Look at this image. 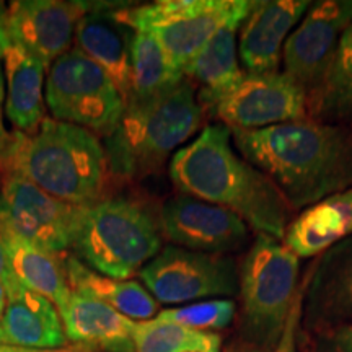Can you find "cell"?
<instances>
[{
    "label": "cell",
    "instance_id": "1",
    "mask_svg": "<svg viewBox=\"0 0 352 352\" xmlns=\"http://www.w3.org/2000/svg\"><path fill=\"white\" fill-rule=\"evenodd\" d=\"M239 153L270 176L294 210L352 188V127L311 118L232 131Z\"/></svg>",
    "mask_w": 352,
    "mask_h": 352
},
{
    "label": "cell",
    "instance_id": "2",
    "mask_svg": "<svg viewBox=\"0 0 352 352\" xmlns=\"http://www.w3.org/2000/svg\"><path fill=\"white\" fill-rule=\"evenodd\" d=\"M170 176L182 195L232 210L248 227L284 241L294 209L270 176L232 147L227 126H206L191 144L176 151Z\"/></svg>",
    "mask_w": 352,
    "mask_h": 352
},
{
    "label": "cell",
    "instance_id": "3",
    "mask_svg": "<svg viewBox=\"0 0 352 352\" xmlns=\"http://www.w3.org/2000/svg\"><path fill=\"white\" fill-rule=\"evenodd\" d=\"M0 173L16 175L76 208L107 199L111 166L94 132L46 118L33 132H13Z\"/></svg>",
    "mask_w": 352,
    "mask_h": 352
},
{
    "label": "cell",
    "instance_id": "4",
    "mask_svg": "<svg viewBox=\"0 0 352 352\" xmlns=\"http://www.w3.org/2000/svg\"><path fill=\"white\" fill-rule=\"evenodd\" d=\"M192 83L186 77L160 94L127 101L120 126L107 139L113 175L145 176L165 164L202 122Z\"/></svg>",
    "mask_w": 352,
    "mask_h": 352
},
{
    "label": "cell",
    "instance_id": "5",
    "mask_svg": "<svg viewBox=\"0 0 352 352\" xmlns=\"http://www.w3.org/2000/svg\"><path fill=\"white\" fill-rule=\"evenodd\" d=\"M239 271L241 340L248 352H276L297 310L298 258L283 241L259 233Z\"/></svg>",
    "mask_w": 352,
    "mask_h": 352
},
{
    "label": "cell",
    "instance_id": "6",
    "mask_svg": "<svg viewBox=\"0 0 352 352\" xmlns=\"http://www.w3.org/2000/svg\"><path fill=\"white\" fill-rule=\"evenodd\" d=\"M158 220L139 202L107 197L83 209L74 252L100 274L129 279L160 253Z\"/></svg>",
    "mask_w": 352,
    "mask_h": 352
},
{
    "label": "cell",
    "instance_id": "7",
    "mask_svg": "<svg viewBox=\"0 0 352 352\" xmlns=\"http://www.w3.org/2000/svg\"><path fill=\"white\" fill-rule=\"evenodd\" d=\"M254 3L256 0H158L113 15L132 32L151 33L171 64L184 72L219 30L243 23Z\"/></svg>",
    "mask_w": 352,
    "mask_h": 352
},
{
    "label": "cell",
    "instance_id": "8",
    "mask_svg": "<svg viewBox=\"0 0 352 352\" xmlns=\"http://www.w3.org/2000/svg\"><path fill=\"white\" fill-rule=\"evenodd\" d=\"M44 100L52 120L83 127L104 139L118 129L126 109L111 78L77 47H70L50 67Z\"/></svg>",
    "mask_w": 352,
    "mask_h": 352
},
{
    "label": "cell",
    "instance_id": "9",
    "mask_svg": "<svg viewBox=\"0 0 352 352\" xmlns=\"http://www.w3.org/2000/svg\"><path fill=\"white\" fill-rule=\"evenodd\" d=\"M144 287L158 303L176 305L239 294V264L227 254L191 252L170 245L139 271Z\"/></svg>",
    "mask_w": 352,
    "mask_h": 352
},
{
    "label": "cell",
    "instance_id": "10",
    "mask_svg": "<svg viewBox=\"0 0 352 352\" xmlns=\"http://www.w3.org/2000/svg\"><path fill=\"white\" fill-rule=\"evenodd\" d=\"M0 227L46 252L64 254L74 246L85 208L47 195L16 175H2Z\"/></svg>",
    "mask_w": 352,
    "mask_h": 352
},
{
    "label": "cell",
    "instance_id": "11",
    "mask_svg": "<svg viewBox=\"0 0 352 352\" xmlns=\"http://www.w3.org/2000/svg\"><path fill=\"white\" fill-rule=\"evenodd\" d=\"M210 111L230 131H258L305 120L308 100L305 90L284 72H245Z\"/></svg>",
    "mask_w": 352,
    "mask_h": 352
},
{
    "label": "cell",
    "instance_id": "12",
    "mask_svg": "<svg viewBox=\"0 0 352 352\" xmlns=\"http://www.w3.org/2000/svg\"><path fill=\"white\" fill-rule=\"evenodd\" d=\"M158 227L175 246L199 253L239 252L250 240V227L235 212L186 195L165 202Z\"/></svg>",
    "mask_w": 352,
    "mask_h": 352
},
{
    "label": "cell",
    "instance_id": "13",
    "mask_svg": "<svg viewBox=\"0 0 352 352\" xmlns=\"http://www.w3.org/2000/svg\"><path fill=\"white\" fill-rule=\"evenodd\" d=\"M91 10L88 2L19 0L3 10V28L10 41L50 70L54 60L70 50L77 25Z\"/></svg>",
    "mask_w": 352,
    "mask_h": 352
},
{
    "label": "cell",
    "instance_id": "14",
    "mask_svg": "<svg viewBox=\"0 0 352 352\" xmlns=\"http://www.w3.org/2000/svg\"><path fill=\"white\" fill-rule=\"evenodd\" d=\"M352 13L346 0H321L307 10L300 25L284 44V74L298 83L307 96L314 94L327 72Z\"/></svg>",
    "mask_w": 352,
    "mask_h": 352
},
{
    "label": "cell",
    "instance_id": "15",
    "mask_svg": "<svg viewBox=\"0 0 352 352\" xmlns=\"http://www.w3.org/2000/svg\"><path fill=\"white\" fill-rule=\"evenodd\" d=\"M303 307L307 328L316 334L352 323V236L316 259Z\"/></svg>",
    "mask_w": 352,
    "mask_h": 352
},
{
    "label": "cell",
    "instance_id": "16",
    "mask_svg": "<svg viewBox=\"0 0 352 352\" xmlns=\"http://www.w3.org/2000/svg\"><path fill=\"white\" fill-rule=\"evenodd\" d=\"M310 6L308 0H256L239 30V57L246 72L279 70L284 44Z\"/></svg>",
    "mask_w": 352,
    "mask_h": 352
},
{
    "label": "cell",
    "instance_id": "17",
    "mask_svg": "<svg viewBox=\"0 0 352 352\" xmlns=\"http://www.w3.org/2000/svg\"><path fill=\"white\" fill-rule=\"evenodd\" d=\"M67 341L77 349L91 352H135V321L121 315L107 303L82 294H70L60 311Z\"/></svg>",
    "mask_w": 352,
    "mask_h": 352
},
{
    "label": "cell",
    "instance_id": "18",
    "mask_svg": "<svg viewBox=\"0 0 352 352\" xmlns=\"http://www.w3.org/2000/svg\"><path fill=\"white\" fill-rule=\"evenodd\" d=\"M132 30L114 19L113 12L94 8L76 30V47L111 78L124 103L132 94L131 34Z\"/></svg>",
    "mask_w": 352,
    "mask_h": 352
},
{
    "label": "cell",
    "instance_id": "19",
    "mask_svg": "<svg viewBox=\"0 0 352 352\" xmlns=\"http://www.w3.org/2000/svg\"><path fill=\"white\" fill-rule=\"evenodd\" d=\"M352 236V188L303 209L290 222L283 243L297 258L320 256Z\"/></svg>",
    "mask_w": 352,
    "mask_h": 352
},
{
    "label": "cell",
    "instance_id": "20",
    "mask_svg": "<svg viewBox=\"0 0 352 352\" xmlns=\"http://www.w3.org/2000/svg\"><path fill=\"white\" fill-rule=\"evenodd\" d=\"M0 327L10 346L51 349L69 342L63 316L54 303L21 284L8 292Z\"/></svg>",
    "mask_w": 352,
    "mask_h": 352
},
{
    "label": "cell",
    "instance_id": "21",
    "mask_svg": "<svg viewBox=\"0 0 352 352\" xmlns=\"http://www.w3.org/2000/svg\"><path fill=\"white\" fill-rule=\"evenodd\" d=\"M3 77L7 80L6 113L19 132H33L46 120L44 65L7 38L3 47Z\"/></svg>",
    "mask_w": 352,
    "mask_h": 352
},
{
    "label": "cell",
    "instance_id": "22",
    "mask_svg": "<svg viewBox=\"0 0 352 352\" xmlns=\"http://www.w3.org/2000/svg\"><path fill=\"white\" fill-rule=\"evenodd\" d=\"M0 239L16 280L51 300L60 314L67 307L72 294L64 254L46 252L3 227H0Z\"/></svg>",
    "mask_w": 352,
    "mask_h": 352
},
{
    "label": "cell",
    "instance_id": "23",
    "mask_svg": "<svg viewBox=\"0 0 352 352\" xmlns=\"http://www.w3.org/2000/svg\"><path fill=\"white\" fill-rule=\"evenodd\" d=\"M241 23L223 26L184 69L189 82L201 85L197 101L202 109H212L220 98L239 85L245 76L236 51V33Z\"/></svg>",
    "mask_w": 352,
    "mask_h": 352
},
{
    "label": "cell",
    "instance_id": "24",
    "mask_svg": "<svg viewBox=\"0 0 352 352\" xmlns=\"http://www.w3.org/2000/svg\"><path fill=\"white\" fill-rule=\"evenodd\" d=\"M65 270L74 292L107 303L134 321H147L158 315V302L138 280L103 276L90 270L77 256H65Z\"/></svg>",
    "mask_w": 352,
    "mask_h": 352
},
{
    "label": "cell",
    "instance_id": "25",
    "mask_svg": "<svg viewBox=\"0 0 352 352\" xmlns=\"http://www.w3.org/2000/svg\"><path fill=\"white\" fill-rule=\"evenodd\" d=\"M307 100L311 120L347 126L352 122V23L342 32L327 72Z\"/></svg>",
    "mask_w": 352,
    "mask_h": 352
},
{
    "label": "cell",
    "instance_id": "26",
    "mask_svg": "<svg viewBox=\"0 0 352 352\" xmlns=\"http://www.w3.org/2000/svg\"><path fill=\"white\" fill-rule=\"evenodd\" d=\"M131 67L132 94L129 100L157 95L184 78L183 72L171 64L160 43L147 32H132Z\"/></svg>",
    "mask_w": 352,
    "mask_h": 352
},
{
    "label": "cell",
    "instance_id": "27",
    "mask_svg": "<svg viewBox=\"0 0 352 352\" xmlns=\"http://www.w3.org/2000/svg\"><path fill=\"white\" fill-rule=\"evenodd\" d=\"M135 352H222L217 333L199 331L160 318L135 321Z\"/></svg>",
    "mask_w": 352,
    "mask_h": 352
},
{
    "label": "cell",
    "instance_id": "28",
    "mask_svg": "<svg viewBox=\"0 0 352 352\" xmlns=\"http://www.w3.org/2000/svg\"><path fill=\"white\" fill-rule=\"evenodd\" d=\"M236 315V305L230 298H215L189 303L184 307L166 308L158 311L155 318L183 324V327L199 329V331H219L230 327Z\"/></svg>",
    "mask_w": 352,
    "mask_h": 352
},
{
    "label": "cell",
    "instance_id": "29",
    "mask_svg": "<svg viewBox=\"0 0 352 352\" xmlns=\"http://www.w3.org/2000/svg\"><path fill=\"white\" fill-rule=\"evenodd\" d=\"M321 336L324 349L329 352H352V323L334 328Z\"/></svg>",
    "mask_w": 352,
    "mask_h": 352
},
{
    "label": "cell",
    "instance_id": "30",
    "mask_svg": "<svg viewBox=\"0 0 352 352\" xmlns=\"http://www.w3.org/2000/svg\"><path fill=\"white\" fill-rule=\"evenodd\" d=\"M0 283L6 285L7 294L12 292L19 287L20 283L16 280V277L13 276L10 263H8V256L6 252V246H3V241L0 239Z\"/></svg>",
    "mask_w": 352,
    "mask_h": 352
},
{
    "label": "cell",
    "instance_id": "31",
    "mask_svg": "<svg viewBox=\"0 0 352 352\" xmlns=\"http://www.w3.org/2000/svg\"><path fill=\"white\" fill-rule=\"evenodd\" d=\"M3 100H6V77H3V70L0 69V155L10 140V134L3 126Z\"/></svg>",
    "mask_w": 352,
    "mask_h": 352
},
{
    "label": "cell",
    "instance_id": "32",
    "mask_svg": "<svg viewBox=\"0 0 352 352\" xmlns=\"http://www.w3.org/2000/svg\"><path fill=\"white\" fill-rule=\"evenodd\" d=\"M0 352H85L77 347H51V349H34V347H19L10 344H0Z\"/></svg>",
    "mask_w": 352,
    "mask_h": 352
},
{
    "label": "cell",
    "instance_id": "33",
    "mask_svg": "<svg viewBox=\"0 0 352 352\" xmlns=\"http://www.w3.org/2000/svg\"><path fill=\"white\" fill-rule=\"evenodd\" d=\"M296 320H297V310L296 314L292 315V318H290L287 331H285L283 341H280V344L277 347L276 352H294V323H296Z\"/></svg>",
    "mask_w": 352,
    "mask_h": 352
},
{
    "label": "cell",
    "instance_id": "34",
    "mask_svg": "<svg viewBox=\"0 0 352 352\" xmlns=\"http://www.w3.org/2000/svg\"><path fill=\"white\" fill-rule=\"evenodd\" d=\"M3 10H6V7H3V3H0V60L3 59V47H6V41L8 38L6 28H3Z\"/></svg>",
    "mask_w": 352,
    "mask_h": 352
},
{
    "label": "cell",
    "instance_id": "35",
    "mask_svg": "<svg viewBox=\"0 0 352 352\" xmlns=\"http://www.w3.org/2000/svg\"><path fill=\"white\" fill-rule=\"evenodd\" d=\"M7 300H8L7 289H6V285H3L2 283H0V318H2V316H3V311H6Z\"/></svg>",
    "mask_w": 352,
    "mask_h": 352
},
{
    "label": "cell",
    "instance_id": "36",
    "mask_svg": "<svg viewBox=\"0 0 352 352\" xmlns=\"http://www.w3.org/2000/svg\"><path fill=\"white\" fill-rule=\"evenodd\" d=\"M0 344H7L6 334H3V329H2V327H0Z\"/></svg>",
    "mask_w": 352,
    "mask_h": 352
},
{
    "label": "cell",
    "instance_id": "37",
    "mask_svg": "<svg viewBox=\"0 0 352 352\" xmlns=\"http://www.w3.org/2000/svg\"><path fill=\"white\" fill-rule=\"evenodd\" d=\"M346 3H347V7H349V10L352 13V0H346Z\"/></svg>",
    "mask_w": 352,
    "mask_h": 352
}]
</instances>
